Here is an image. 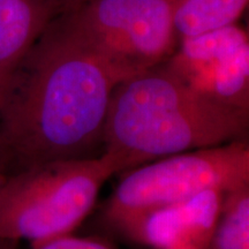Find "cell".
<instances>
[{
    "mask_svg": "<svg viewBox=\"0 0 249 249\" xmlns=\"http://www.w3.org/2000/svg\"><path fill=\"white\" fill-rule=\"evenodd\" d=\"M123 80L49 24L14 71L0 107L8 173L102 155L111 96Z\"/></svg>",
    "mask_w": 249,
    "mask_h": 249,
    "instance_id": "obj_1",
    "label": "cell"
},
{
    "mask_svg": "<svg viewBox=\"0 0 249 249\" xmlns=\"http://www.w3.org/2000/svg\"><path fill=\"white\" fill-rule=\"evenodd\" d=\"M248 129L249 112L205 98L161 62L116 86L103 152L120 174L171 155L246 140Z\"/></svg>",
    "mask_w": 249,
    "mask_h": 249,
    "instance_id": "obj_2",
    "label": "cell"
},
{
    "mask_svg": "<svg viewBox=\"0 0 249 249\" xmlns=\"http://www.w3.org/2000/svg\"><path fill=\"white\" fill-rule=\"evenodd\" d=\"M116 174V163L104 152L8 173L0 186V240H26L35 249L73 234Z\"/></svg>",
    "mask_w": 249,
    "mask_h": 249,
    "instance_id": "obj_3",
    "label": "cell"
},
{
    "mask_svg": "<svg viewBox=\"0 0 249 249\" xmlns=\"http://www.w3.org/2000/svg\"><path fill=\"white\" fill-rule=\"evenodd\" d=\"M123 174L101 210L110 227L132 214L176 203L205 191L249 185L248 139L167 156Z\"/></svg>",
    "mask_w": 249,
    "mask_h": 249,
    "instance_id": "obj_4",
    "label": "cell"
},
{
    "mask_svg": "<svg viewBox=\"0 0 249 249\" xmlns=\"http://www.w3.org/2000/svg\"><path fill=\"white\" fill-rule=\"evenodd\" d=\"M165 64L205 98L249 112V37L238 23L181 38Z\"/></svg>",
    "mask_w": 249,
    "mask_h": 249,
    "instance_id": "obj_5",
    "label": "cell"
},
{
    "mask_svg": "<svg viewBox=\"0 0 249 249\" xmlns=\"http://www.w3.org/2000/svg\"><path fill=\"white\" fill-rule=\"evenodd\" d=\"M223 192L211 189L186 200L132 214L108 227L152 249H208Z\"/></svg>",
    "mask_w": 249,
    "mask_h": 249,
    "instance_id": "obj_6",
    "label": "cell"
},
{
    "mask_svg": "<svg viewBox=\"0 0 249 249\" xmlns=\"http://www.w3.org/2000/svg\"><path fill=\"white\" fill-rule=\"evenodd\" d=\"M177 0H138L118 49V62L133 76L165 62L179 44Z\"/></svg>",
    "mask_w": 249,
    "mask_h": 249,
    "instance_id": "obj_7",
    "label": "cell"
},
{
    "mask_svg": "<svg viewBox=\"0 0 249 249\" xmlns=\"http://www.w3.org/2000/svg\"><path fill=\"white\" fill-rule=\"evenodd\" d=\"M55 18L44 0H0V107L14 71Z\"/></svg>",
    "mask_w": 249,
    "mask_h": 249,
    "instance_id": "obj_8",
    "label": "cell"
},
{
    "mask_svg": "<svg viewBox=\"0 0 249 249\" xmlns=\"http://www.w3.org/2000/svg\"><path fill=\"white\" fill-rule=\"evenodd\" d=\"M249 0H177L176 30L179 40L238 23Z\"/></svg>",
    "mask_w": 249,
    "mask_h": 249,
    "instance_id": "obj_9",
    "label": "cell"
},
{
    "mask_svg": "<svg viewBox=\"0 0 249 249\" xmlns=\"http://www.w3.org/2000/svg\"><path fill=\"white\" fill-rule=\"evenodd\" d=\"M208 249H249V185L224 193Z\"/></svg>",
    "mask_w": 249,
    "mask_h": 249,
    "instance_id": "obj_10",
    "label": "cell"
},
{
    "mask_svg": "<svg viewBox=\"0 0 249 249\" xmlns=\"http://www.w3.org/2000/svg\"><path fill=\"white\" fill-rule=\"evenodd\" d=\"M35 249H117L107 239L98 236H74L73 234L54 239Z\"/></svg>",
    "mask_w": 249,
    "mask_h": 249,
    "instance_id": "obj_11",
    "label": "cell"
},
{
    "mask_svg": "<svg viewBox=\"0 0 249 249\" xmlns=\"http://www.w3.org/2000/svg\"><path fill=\"white\" fill-rule=\"evenodd\" d=\"M44 1L52 8L55 17L58 18L60 15L75 11V9L86 5L87 2L91 1V0H44Z\"/></svg>",
    "mask_w": 249,
    "mask_h": 249,
    "instance_id": "obj_12",
    "label": "cell"
},
{
    "mask_svg": "<svg viewBox=\"0 0 249 249\" xmlns=\"http://www.w3.org/2000/svg\"><path fill=\"white\" fill-rule=\"evenodd\" d=\"M0 165L2 167H5L7 172H9V169H11V160H9L7 149H6L5 142L1 138V134H0Z\"/></svg>",
    "mask_w": 249,
    "mask_h": 249,
    "instance_id": "obj_13",
    "label": "cell"
},
{
    "mask_svg": "<svg viewBox=\"0 0 249 249\" xmlns=\"http://www.w3.org/2000/svg\"><path fill=\"white\" fill-rule=\"evenodd\" d=\"M0 249H20V242L0 240Z\"/></svg>",
    "mask_w": 249,
    "mask_h": 249,
    "instance_id": "obj_14",
    "label": "cell"
},
{
    "mask_svg": "<svg viewBox=\"0 0 249 249\" xmlns=\"http://www.w3.org/2000/svg\"><path fill=\"white\" fill-rule=\"evenodd\" d=\"M8 172L6 171L5 167H2L1 165H0V186H1V183L4 182V180L6 178V176H7Z\"/></svg>",
    "mask_w": 249,
    "mask_h": 249,
    "instance_id": "obj_15",
    "label": "cell"
}]
</instances>
